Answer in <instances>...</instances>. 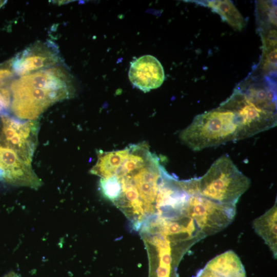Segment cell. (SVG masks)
Returning <instances> with one entry per match:
<instances>
[{
	"mask_svg": "<svg viewBox=\"0 0 277 277\" xmlns=\"http://www.w3.org/2000/svg\"><path fill=\"white\" fill-rule=\"evenodd\" d=\"M10 109L17 118L35 120L54 104L72 97V77L64 68L52 67L15 79L11 85Z\"/></svg>",
	"mask_w": 277,
	"mask_h": 277,
	"instance_id": "6da1fadb",
	"label": "cell"
},
{
	"mask_svg": "<svg viewBox=\"0 0 277 277\" xmlns=\"http://www.w3.org/2000/svg\"><path fill=\"white\" fill-rule=\"evenodd\" d=\"M276 215L277 204L275 201L271 208L255 219L252 223L255 233L269 247L275 259L277 255Z\"/></svg>",
	"mask_w": 277,
	"mask_h": 277,
	"instance_id": "8fae6325",
	"label": "cell"
},
{
	"mask_svg": "<svg viewBox=\"0 0 277 277\" xmlns=\"http://www.w3.org/2000/svg\"><path fill=\"white\" fill-rule=\"evenodd\" d=\"M195 277H246V275L239 257L232 250H228L209 261Z\"/></svg>",
	"mask_w": 277,
	"mask_h": 277,
	"instance_id": "30bf717a",
	"label": "cell"
},
{
	"mask_svg": "<svg viewBox=\"0 0 277 277\" xmlns=\"http://www.w3.org/2000/svg\"><path fill=\"white\" fill-rule=\"evenodd\" d=\"M61 60L58 46L49 39L30 45L11 59L13 70L20 76L54 67Z\"/></svg>",
	"mask_w": 277,
	"mask_h": 277,
	"instance_id": "52a82bcc",
	"label": "cell"
},
{
	"mask_svg": "<svg viewBox=\"0 0 277 277\" xmlns=\"http://www.w3.org/2000/svg\"><path fill=\"white\" fill-rule=\"evenodd\" d=\"M182 142L194 151L240 140L238 117L223 105L197 115L180 133Z\"/></svg>",
	"mask_w": 277,
	"mask_h": 277,
	"instance_id": "7a4b0ae2",
	"label": "cell"
},
{
	"mask_svg": "<svg viewBox=\"0 0 277 277\" xmlns=\"http://www.w3.org/2000/svg\"><path fill=\"white\" fill-rule=\"evenodd\" d=\"M233 110L239 120L240 138L251 137L276 126V114L261 110L238 90L222 104Z\"/></svg>",
	"mask_w": 277,
	"mask_h": 277,
	"instance_id": "8992f818",
	"label": "cell"
},
{
	"mask_svg": "<svg viewBox=\"0 0 277 277\" xmlns=\"http://www.w3.org/2000/svg\"><path fill=\"white\" fill-rule=\"evenodd\" d=\"M0 171L3 174V182L13 186L37 189L42 184L31 164L25 162L13 149L1 142Z\"/></svg>",
	"mask_w": 277,
	"mask_h": 277,
	"instance_id": "ba28073f",
	"label": "cell"
},
{
	"mask_svg": "<svg viewBox=\"0 0 277 277\" xmlns=\"http://www.w3.org/2000/svg\"><path fill=\"white\" fill-rule=\"evenodd\" d=\"M0 142L10 147L31 164L37 144L38 122L7 114L0 116Z\"/></svg>",
	"mask_w": 277,
	"mask_h": 277,
	"instance_id": "5b68a950",
	"label": "cell"
},
{
	"mask_svg": "<svg viewBox=\"0 0 277 277\" xmlns=\"http://www.w3.org/2000/svg\"><path fill=\"white\" fill-rule=\"evenodd\" d=\"M0 181L3 182V174L1 171H0Z\"/></svg>",
	"mask_w": 277,
	"mask_h": 277,
	"instance_id": "d6986e66",
	"label": "cell"
},
{
	"mask_svg": "<svg viewBox=\"0 0 277 277\" xmlns=\"http://www.w3.org/2000/svg\"><path fill=\"white\" fill-rule=\"evenodd\" d=\"M185 211L205 238L219 232L232 222L236 206L221 204L195 192L189 194Z\"/></svg>",
	"mask_w": 277,
	"mask_h": 277,
	"instance_id": "277c9868",
	"label": "cell"
},
{
	"mask_svg": "<svg viewBox=\"0 0 277 277\" xmlns=\"http://www.w3.org/2000/svg\"><path fill=\"white\" fill-rule=\"evenodd\" d=\"M265 58L263 61V68L268 69H276V48H272L268 50H263Z\"/></svg>",
	"mask_w": 277,
	"mask_h": 277,
	"instance_id": "9a60e30c",
	"label": "cell"
},
{
	"mask_svg": "<svg viewBox=\"0 0 277 277\" xmlns=\"http://www.w3.org/2000/svg\"><path fill=\"white\" fill-rule=\"evenodd\" d=\"M6 1H0V8L6 4Z\"/></svg>",
	"mask_w": 277,
	"mask_h": 277,
	"instance_id": "ac0fdd59",
	"label": "cell"
},
{
	"mask_svg": "<svg viewBox=\"0 0 277 277\" xmlns=\"http://www.w3.org/2000/svg\"><path fill=\"white\" fill-rule=\"evenodd\" d=\"M0 125H1V121H0Z\"/></svg>",
	"mask_w": 277,
	"mask_h": 277,
	"instance_id": "ffe728a7",
	"label": "cell"
},
{
	"mask_svg": "<svg viewBox=\"0 0 277 277\" xmlns=\"http://www.w3.org/2000/svg\"><path fill=\"white\" fill-rule=\"evenodd\" d=\"M15 74L11 60L0 64V105L7 111L10 108L11 85Z\"/></svg>",
	"mask_w": 277,
	"mask_h": 277,
	"instance_id": "4fadbf2b",
	"label": "cell"
},
{
	"mask_svg": "<svg viewBox=\"0 0 277 277\" xmlns=\"http://www.w3.org/2000/svg\"><path fill=\"white\" fill-rule=\"evenodd\" d=\"M101 191L107 199L114 203L120 196L122 188L118 179L115 175L101 177L100 181Z\"/></svg>",
	"mask_w": 277,
	"mask_h": 277,
	"instance_id": "5bb4252c",
	"label": "cell"
},
{
	"mask_svg": "<svg viewBox=\"0 0 277 277\" xmlns=\"http://www.w3.org/2000/svg\"><path fill=\"white\" fill-rule=\"evenodd\" d=\"M250 180L241 172L227 155L217 159L206 173L197 178V193L211 201L236 206L249 188Z\"/></svg>",
	"mask_w": 277,
	"mask_h": 277,
	"instance_id": "3957f363",
	"label": "cell"
},
{
	"mask_svg": "<svg viewBox=\"0 0 277 277\" xmlns=\"http://www.w3.org/2000/svg\"><path fill=\"white\" fill-rule=\"evenodd\" d=\"M128 77L133 85L147 92L162 85L165 73L162 64L156 57L145 55L131 63Z\"/></svg>",
	"mask_w": 277,
	"mask_h": 277,
	"instance_id": "9c48e42d",
	"label": "cell"
},
{
	"mask_svg": "<svg viewBox=\"0 0 277 277\" xmlns=\"http://www.w3.org/2000/svg\"><path fill=\"white\" fill-rule=\"evenodd\" d=\"M7 112L0 105V116L4 114H7Z\"/></svg>",
	"mask_w": 277,
	"mask_h": 277,
	"instance_id": "e0dca14e",
	"label": "cell"
},
{
	"mask_svg": "<svg viewBox=\"0 0 277 277\" xmlns=\"http://www.w3.org/2000/svg\"><path fill=\"white\" fill-rule=\"evenodd\" d=\"M4 277H20V276H18L15 273H14L13 272H11L8 273V274L6 275Z\"/></svg>",
	"mask_w": 277,
	"mask_h": 277,
	"instance_id": "2e32d148",
	"label": "cell"
},
{
	"mask_svg": "<svg viewBox=\"0 0 277 277\" xmlns=\"http://www.w3.org/2000/svg\"><path fill=\"white\" fill-rule=\"evenodd\" d=\"M207 6L234 29L241 31L245 26L244 17L231 1H208Z\"/></svg>",
	"mask_w": 277,
	"mask_h": 277,
	"instance_id": "7c38bea8",
	"label": "cell"
}]
</instances>
